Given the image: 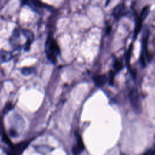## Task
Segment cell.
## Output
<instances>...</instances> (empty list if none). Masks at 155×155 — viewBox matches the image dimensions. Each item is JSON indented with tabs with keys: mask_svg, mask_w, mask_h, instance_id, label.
I'll return each mask as SVG.
<instances>
[{
	"mask_svg": "<svg viewBox=\"0 0 155 155\" xmlns=\"http://www.w3.org/2000/svg\"><path fill=\"white\" fill-rule=\"evenodd\" d=\"M93 79L97 87H102L107 82L108 78L105 74H101L94 76Z\"/></svg>",
	"mask_w": 155,
	"mask_h": 155,
	"instance_id": "obj_6",
	"label": "cell"
},
{
	"mask_svg": "<svg viewBox=\"0 0 155 155\" xmlns=\"http://www.w3.org/2000/svg\"><path fill=\"white\" fill-rule=\"evenodd\" d=\"M75 137L76 140V144L72 148V153L74 154H79L84 148V145L82 140V138L78 133H75Z\"/></svg>",
	"mask_w": 155,
	"mask_h": 155,
	"instance_id": "obj_4",
	"label": "cell"
},
{
	"mask_svg": "<svg viewBox=\"0 0 155 155\" xmlns=\"http://www.w3.org/2000/svg\"><path fill=\"white\" fill-rule=\"evenodd\" d=\"M19 31L18 29L14 30L12 38H11V44L15 47H18L19 43Z\"/></svg>",
	"mask_w": 155,
	"mask_h": 155,
	"instance_id": "obj_11",
	"label": "cell"
},
{
	"mask_svg": "<svg viewBox=\"0 0 155 155\" xmlns=\"http://www.w3.org/2000/svg\"><path fill=\"white\" fill-rule=\"evenodd\" d=\"M29 143H30V141H24L18 143V145L13 147L11 154H21L24 151V150L27 148Z\"/></svg>",
	"mask_w": 155,
	"mask_h": 155,
	"instance_id": "obj_5",
	"label": "cell"
},
{
	"mask_svg": "<svg viewBox=\"0 0 155 155\" xmlns=\"http://www.w3.org/2000/svg\"><path fill=\"white\" fill-rule=\"evenodd\" d=\"M129 99L132 108L136 113H140L142 112V102L140 94L138 91L133 88L129 93Z\"/></svg>",
	"mask_w": 155,
	"mask_h": 155,
	"instance_id": "obj_2",
	"label": "cell"
},
{
	"mask_svg": "<svg viewBox=\"0 0 155 155\" xmlns=\"http://www.w3.org/2000/svg\"><path fill=\"white\" fill-rule=\"evenodd\" d=\"M12 108H13L12 105L10 103H8V104L5 105V108H4V114H6L7 112H8V111H10Z\"/></svg>",
	"mask_w": 155,
	"mask_h": 155,
	"instance_id": "obj_14",
	"label": "cell"
},
{
	"mask_svg": "<svg viewBox=\"0 0 155 155\" xmlns=\"http://www.w3.org/2000/svg\"><path fill=\"white\" fill-rule=\"evenodd\" d=\"M149 12H150V8L148 6L144 7V8L142 9V10L136 21V27H135V30H134V38H136L137 37V36L138 35V34L141 29L142 24L143 20L146 18V17L148 15Z\"/></svg>",
	"mask_w": 155,
	"mask_h": 155,
	"instance_id": "obj_3",
	"label": "cell"
},
{
	"mask_svg": "<svg viewBox=\"0 0 155 155\" xmlns=\"http://www.w3.org/2000/svg\"><path fill=\"white\" fill-rule=\"evenodd\" d=\"M21 1L22 4L28 5L35 8H41L44 6V4L39 0H21Z\"/></svg>",
	"mask_w": 155,
	"mask_h": 155,
	"instance_id": "obj_9",
	"label": "cell"
},
{
	"mask_svg": "<svg viewBox=\"0 0 155 155\" xmlns=\"http://www.w3.org/2000/svg\"><path fill=\"white\" fill-rule=\"evenodd\" d=\"M35 72V68L33 67H24L21 69V73L24 76H29Z\"/></svg>",
	"mask_w": 155,
	"mask_h": 155,
	"instance_id": "obj_12",
	"label": "cell"
},
{
	"mask_svg": "<svg viewBox=\"0 0 155 155\" xmlns=\"http://www.w3.org/2000/svg\"><path fill=\"white\" fill-rule=\"evenodd\" d=\"M12 58V54L10 52L1 50H0V63L8 62Z\"/></svg>",
	"mask_w": 155,
	"mask_h": 155,
	"instance_id": "obj_10",
	"label": "cell"
},
{
	"mask_svg": "<svg viewBox=\"0 0 155 155\" xmlns=\"http://www.w3.org/2000/svg\"><path fill=\"white\" fill-rule=\"evenodd\" d=\"M125 13V6L122 4H118L116 7L114 8L113 12V15L114 17L118 19L120 18Z\"/></svg>",
	"mask_w": 155,
	"mask_h": 155,
	"instance_id": "obj_8",
	"label": "cell"
},
{
	"mask_svg": "<svg viewBox=\"0 0 155 155\" xmlns=\"http://www.w3.org/2000/svg\"><path fill=\"white\" fill-rule=\"evenodd\" d=\"M114 73L111 71L110 73V81H109V82H110V84H113V78H114Z\"/></svg>",
	"mask_w": 155,
	"mask_h": 155,
	"instance_id": "obj_15",
	"label": "cell"
},
{
	"mask_svg": "<svg viewBox=\"0 0 155 155\" xmlns=\"http://www.w3.org/2000/svg\"><path fill=\"white\" fill-rule=\"evenodd\" d=\"M45 52L47 59L52 64H55L57 61V56L60 54V49L51 35L48 36L47 38L45 44Z\"/></svg>",
	"mask_w": 155,
	"mask_h": 155,
	"instance_id": "obj_1",
	"label": "cell"
},
{
	"mask_svg": "<svg viewBox=\"0 0 155 155\" xmlns=\"http://www.w3.org/2000/svg\"><path fill=\"white\" fill-rule=\"evenodd\" d=\"M22 33H23L24 35L25 36V38H27V42H26L24 48H25V51H28L29 50L30 44L33 40L34 36H33V33L28 30H23Z\"/></svg>",
	"mask_w": 155,
	"mask_h": 155,
	"instance_id": "obj_7",
	"label": "cell"
},
{
	"mask_svg": "<svg viewBox=\"0 0 155 155\" xmlns=\"http://www.w3.org/2000/svg\"><path fill=\"white\" fill-rule=\"evenodd\" d=\"M144 154H147V155H154V150L151 149V150H149L148 151H147Z\"/></svg>",
	"mask_w": 155,
	"mask_h": 155,
	"instance_id": "obj_16",
	"label": "cell"
},
{
	"mask_svg": "<svg viewBox=\"0 0 155 155\" xmlns=\"http://www.w3.org/2000/svg\"><path fill=\"white\" fill-rule=\"evenodd\" d=\"M113 67H114V68L116 70V71L118 72L120 70H121V69L122 68V64L120 61L116 60V61L114 63Z\"/></svg>",
	"mask_w": 155,
	"mask_h": 155,
	"instance_id": "obj_13",
	"label": "cell"
}]
</instances>
